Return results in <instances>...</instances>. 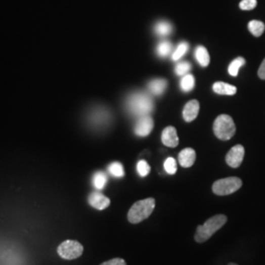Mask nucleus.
Listing matches in <instances>:
<instances>
[{"mask_svg": "<svg viewBox=\"0 0 265 265\" xmlns=\"http://www.w3.org/2000/svg\"><path fill=\"white\" fill-rule=\"evenodd\" d=\"M161 140L163 145L168 148H176L179 145V138L177 131L174 127H167L161 135Z\"/></svg>", "mask_w": 265, "mask_h": 265, "instance_id": "10", "label": "nucleus"}, {"mask_svg": "<svg viewBox=\"0 0 265 265\" xmlns=\"http://www.w3.org/2000/svg\"><path fill=\"white\" fill-rule=\"evenodd\" d=\"M172 30H173V28H172L171 24L167 21L158 22L155 26V33L160 36L169 35L170 33H172Z\"/></svg>", "mask_w": 265, "mask_h": 265, "instance_id": "18", "label": "nucleus"}, {"mask_svg": "<svg viewBox=\"0 0 265 265\" xmlns=\"http://www.w3.org/2000/svg\"><path fill=\"white\" fill-rule=\"evenodd\" d=\"M164 169L169 175H174L177 172V163L173 157H168L164 162Z\"/></svg>", "mask_w": 265, "mask_h": 265, "instance_id": "26", "label": "nucleus"}, {"mask_svg": "<svg viewBox=\"0 0 265 265\" xmlns=\"http://www.w3.org/2000/svg\"><path fill=\"white\" fill-rule=\"evenodd\" d=\"M173 50V47L171 45L170 41H161L158 46H157V54L160 57H166L168 56Z\"/></svg>", "mask_w": 265, "mask_h": 265, "instance_id": "22", "label": "nucleus"}, {"mask_svg": "<svg viewBox=\"0 0 265 265\" xmlns=\"http://www.w3.org/2000/svg\"><path fill=\"white\" fill-rule=\"evenodd\" d=\"M258 77L261 79V80H265V59L262 61L261 65L258 69Z\"/></svg>", "mask_w": 265, "mask_h": 265, "instance_id": "29", "label": "nucleus"}, {"mask_svg": "<svg viewBox=\"0 0 265 265\" xmlns=\"http://www.w3.org/2000/svg\"><path fill=\"white\" fill-rule=\"evenodd\" d=\"M212 89L216 94L223 95V96H234L237 93L236 86L224 82H216L213 84Z\"/></svg>", "mask_w": 265, "mask_h": 265, "instance_id": "13", "label": "nucleus"}, {"mask_svg": "<svg viewBox=\"0 0 265 265\" xmlns=\"http://www.w3.org/2000/svg\"><path fill=\"white\" fill-rule=\"evenodd\" d=\"M137 171L141 177H147L150 172V166L146 160H140L137 164Z\"/></svg>", "mask_w": 265, "mask_h": 265, "instance_id": "24", "label": "nucleus"}, {"mask_svg": "<svg viewBox=\"0 0 265 265\" xmlns=\"http://www.w3.org/2000/svg\"><path fill=\"white\" fill-rule=\"evenodd\" d=\"M100 265H127L126 261L123 259V258H113V259H110L108 261H105L103 263H101Z\"/></svg>", "mask_w": 265, "mask_h": 265, "instance_id": "28", "label": "nucleus"}, {"mask_svg": "<svg viewBox=\"0 0 265 265\" xmlns=\"http://www.w3.org/2000/svg\"><path fill=\"white\" fill-rule=\"evenodd\" d=\"M189 50V45L187 42H181L175 51L172 54V59L174 61L179 60L180 58H182L183 56L187 53V51Z\"/></svg>", "mask_w": 265, "mask_h": 265, "instance_id": "23", "label": "nucleus"}, {"mask_svg": "<svg viewBox=\"0 0 265 265\" xmlns=\"http://www.w3.org/2000/svg\"><path fill=\"white\" fill-rule=\"evenodd\" d=\"M245 156V149L241 145H237L230 149L226 155V163L232 168H238L242 164Z\"/></svg>", "mask_w": 265, "mask_h": 265, "instance_id": "7", "label": "nucleus"}, {"mask_svg": "<svg viewBox=\"0 0 265 265\" xmlns=\"http://www.w3.org/2000/svg\"><path fill=\"white\" fill-rule=\"evenodd\" d=\"M192 69V66L189 62L187 61H182L180 63H178L176 65V68H175V72L178 76H185L187 74H189L190 70Z\"/></svg>", "mask_w": 265, "mask_h": 265, "instance_id": "25", "label": "nucleus"}, {"mask_svg": "<svg viewBox=\"0 0 265 265\" xmlns=\"http://www.w3.org/2000/svg\"><path fill=\"white\" fill-rule=\"evenodd\" d=\"M93 183L94 186L97 190H102L104 189L106 183H107V176L105 173L99 171L94 175V179H93Z\"/></svg>", "mask_w": 265, "mask_h": 265, "instance_id": "20", "label": "nucleus"}, {"mask_svg": "<svg viewBox=\"0 0 265 265\" xmlns=\"http://www.w3.org/2000/svg\"><path fill=\"white\" fill-rule=\"evenodd\" d=\"M83 252V247L82 244H80L77 241L67 240L62 242L58 248H57V253L60 257L67 260H72L80 257Z\"/></svg>", "mask_w": 265, "mask_h": 265, "instance_id": "6", "label": "nucleus"}, {"mask_svg": "<svg viewBox=\"0 0 265 265\" xmlns=\"http://www.w3.org/2000/svg\"><path fill=\"white\" fill-rule=\"evenodd\" d=\"M155 207V199H143L135 202L128 212V220L132 224H138L146 220L153 212Z\"/></svg>", "mask_w": 265, "mask_h": 265, "instance_id": "3", "label": "nucleus"}, {"mask_svg": "<svg viewBox=\"0 0 265 265\" xmlns=\"http://www.w3.org/2000/svg\"><path fill=\"white\" fill-rule=\"evenodd\" d=\"M128 111L136 117L149 115L153 109V101L147 93H134L126 101Z\"/></svg>", "mask_w": 265, "mask_h": 265, "instance_id": "1", "label": "nucleus"}, {"mask_svg": "<svg viewBox=\"0 0 265 265\" xmlns=\"http://www.w3.org/2000/svg\"><path fill=\"white\" fill-rule=\"evenodd\" d=\"M227 222V217L223 214H218L209 218L203 225H200L197 229L195 240L198 243H203L212 237L214 233L221 229Z\"/></svg>", "mask_w": 265, "mask_h": 265, "instance_id": "2", "label": "nucleus"}, {"mask_svg": "<svg viewBox=\"0 0 265 265\" xmlns=\"http://www.w3.org/2000/svg\"><path fill=\"white\" fill-rule=\"evenodd\" d=\"M199 111V102L198 100H193L189 101L183 110V118L186 122L194 121L198 115Z\"/></svg>", "mask_w": 265, "mask_h": 265, "instance_id": "11", "label": "nucleus"}, {"mask_svg": "<svg viewBox=\"0 0 265 265\" xmlns=\"http://www.w3.org/2000/svg\"><path fill=\"white\" fill-rule=\"evenodd\" d=\"M167 81L164 79H155L149 83V92L154 96H160L165 92Z\"/></svg>", "mask_w": 265, "mask_h": 265, "instance_id": "14", "label": "nucleus"}, {"mask_svg": "<svg viewBox=\"0 0 265 265\" xmlns=\"http://www.w3.org/2000/svg\"><path fill=\"white\" fill-rule=\"evenodd\" d=\"M246 64V60L243 57H238L234 59L228 67V72L233 77H237L239 74V70Z\"/></svg>", "mask_w": 265, "mask_h": 265, "instance_id": "17", "label": "nucleus"}, {"mask_svg": "<svg viewBox=\"0 0 265 265\" xmlns=\"http://www.w3.org/2000/svg\"><path fill=\"white\" fill-rule=\"evenodd\" d=\"M196 161V151L191 148L183 149L179 153V163L184 168L194 165Z\"/></svg>", "mask_w": 265, "mask_h": 265, "instance_id": "12", "label": "nucleus"}, {"mask_svg": "<svg viewBox=\"0 0 265 265\" xmlns=\"http://www.w3.org/2000/svg\"><path fill=\"white\" fill-rule=\"evenodd\" d=\"M249 31L252 33L254 36H260L264 32V24L260 21L257 20H252L250 21L248 25Z\"/></svg>", "mask_w": 265, "mask_h": 265, "instance_id": "16", "label": "nucleus"}, {"mask_svg": "<svg viewBox=\"0 0 265 265\" xmlns=\"http://www.w3.org/2000/svg\"><path fill=\"white\" fill-rule=\"evenodd\" d=\"M152 129H153V119L149 115H146L139 118L134 131L139 137H147L151 132Z\"/></svg>", "mask_w": 265, "mask_h": 265, "instance_id": "8", "label": "nucleus"}, {"mask_svg": "<svg viewBox=\"0 0 265 265\" xmlns=\"http://www.w3.org/2000/svg\"><path fill=\"white\" fill-rule=\"evenodd\" d=\"M89 203L98 210H103L110 205V199L101 193L95 192L89 196Z\"/></svg>", "mask_w": 265, "mask_h": 265, "instance_id": "9", "label": "nucleus"}, {"mask_svg": "<svg viewBox=\"0 0 265 265\" xmlns=\"http://www.w3.org/2000/svg\"><path fill=\"white\" fill-rule=\"evenodd\" d=\"M196 58H197V61L199 62L200 66L206 67L209 65L210 57H209L208 51L204 47L199 46V47L197 48V50H196Z\"/></svg>", "mask_w": 265, "mask_h": 265, "instance_id": "15", "label": "nucleus"}, {"mask_svg": "<svg viewBox=\"0 0 265 265\" xmlns=\"http://www.w3.org/2000/svg\"><path fill=\"white\" fill-rule=\"evenodd\" d=\"M243 183L238 177H229L216 181L212 186V191L217 196H228L240 190Z\"/></svg>", "mask_w": 265, "mask_h": 265, "instance_id": "5", "label": "nucleus"}, {"mask_svg": "<svg viewBox=\"0 0 265 265\" xmlns=\"http://www.w3.org/2000/svg\"><path fill=\"white\" fill-rule=\"evenodd\" d=\"M108 171L109 173L113 176V177H116V178H122L124 177L125 175V172H124V168L123 165L120 163V162H113L111 163L109 167H108Z\"/></svg>", "mask_w": 265, "mask_h": 265, "instance_id": "21", "label": "nucleus"}, {"mask_svg": "<svg viewBox=\"0 0 265 265\" xmlns=\"http://www.w3.org/2000/svg\"><path fill=\"white\" fill-rule=\"evenodd\" d=\"M256 4H257L256 0H242L240 2V8L242 10L249 11L254 9L256 7Z\"/></svg>", "mask_w": 265, "mask_h": 265, "instance_id": "27", "label": "nucleus"}, {"mask_svg": "<svg viewBox=\"0 0 265 265\" xmlns=\"http://www.w3.org/2000/svg\"><path fill=\"white\" fill-rule=\"evenodd\" d=\"M228 265H238V264H236V263H229V264Z\"/></svg>", "mask_w": 265, "mask_h": 265, "instance_id": "30", "label": "nucleus"}, {"mask_svg": "<svg viewBox=\"0 0 265 265\" xmlns=\"http://www.w3.org/2000/svg\"><path fill=\"white\" fill-rule=\"evenodd\" d=\"M213 132L221 141H228L236 132V126L232 117L227 114H221L216 118L213 124Z\"/></svg>", "mask_w": 265, "mask_h": 265, "instance_id": "4", "label": "nucleus"}, {"mask_svg": "<svg viewBox=\"0 0 265 265\" xmlns=\"http://www.w3.org/2000/svg\"><path fill=\"white\" fill-rule=\"evenodd\" d=\"M195 77L192 74H187L183 76L180 85L184 92H191L195 87Z\"/></svg>", "mask_w": 265, "mask_h": 265, "instance_id": "19", "label": "nucleus"}]
</instances>
